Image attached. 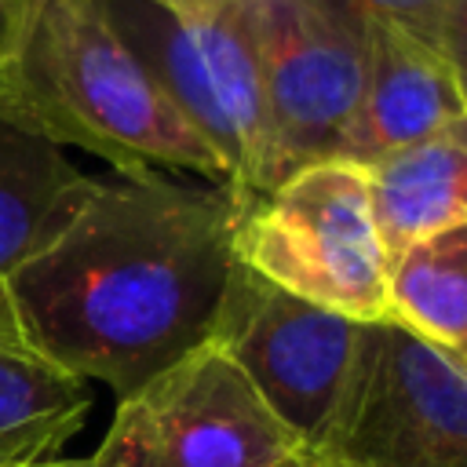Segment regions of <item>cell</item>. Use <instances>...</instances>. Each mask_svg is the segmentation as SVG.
Segmentation results:
<instances>
[{
	"label": "cell",
	"mask_w": 467,
	"mask_h": 467,
	"mask_svg": "<svg viewBox=\"0 0 467 467\" xmlns=\"http://www.w3.org/2000/svg\"><path fill=\"white\" fill-rule=\"evenodd\" d=\"M441 55L449 58V66H467V0H452L449 7Z\"/></svg>",
	"instance_id": "9a60e30c"
},
{
	"label": "cell",
	"mask_w": 467,
	"mask_h": 467,
	"mask_svg": "<svg viewBox=\"0 0 467 467\" xmlns=\"http://www.w3.org/2000/svg\"><path fill=\"white\" fill-rule=\"evenodd\" d=\"M99 4L175 113L223 164L230 204L274 190V135L241 4L193 18L150 0Z\"/></svg>",
	"instance_id": "277c9868"
},
{
	"label": "cell",
	"mask_w": 467,
	"mask_h": 467,
	"mask_svg": "<svg viewBox=\"0 0 467 467\" xmlns=\"http://www.w3.org/2000/svg\"><path fill=\"white\" fill-rule=\"evenodd\" d=\"M361 22H387L441 51L452 0H343Z\"/></svg>",
	"instance_id": "5bb4252c"
},
{
	"label": "cell",
	"mask_w": 467,
	"mask_h": 467,
	"mask_svg": "<svg viewBox=\"0 0 467 467\" xmlns=\"http://www.w3.org/2000/svg\"><path fill=\"white\" fill-rule=\"evenodd\" d=\"M365 179L387 259L467 223V117L365 164Z\"/></svg>",
	"instance_id": "30bf717a"
},
{
	"label": "cell",
	"mask_w": 467,
	"mask_h": 467,
	"mask_svg": "<svg viewBox=\"0 0 467 467\" xmlns=\"http://www.w3.org/2000/svg\"><path fill=\"white\" fill-rule=\"evenodd\" d=\"M299 452L248 376L201 343L117 401L88 467H277Z\"/></svg>",
	"instance_id": "8992f818"
},
{
	"label": "cell",
	"mask_w": 467,
	"mask_h": 467,
	"mask_svg": "<svg viewBox=\"0 0 467 467\" xmlns=\"http://www.w3.org/2000/svg\"><path fill=\"white\" fill-rule=\"evenodd\" d=\"M88 412V383L29 347L0 281V467L51 460Z\"/></svg>",
	"instance_id": "8fae6325"
},
{
	"label": "cell",
	"mask_w": 467,
	"mask_h": 467,
	"mask_svg": "<svg viewBox=\"0 0 467 467\" xmlns=\"http://www.w3.org/2000/svg\"><path fill=\"white\" fill-rule=\"evenodd\" d=\"M277 467H314V463H310L306 452H299V456H292V460H285V463H277Z\"/></svg>",
	"instance_id": "d6986e66"
},
{
	"label": "cell",
	"mask_w": 467,
	"mask_h": 467,
	"mask_svg": "<svg viewBox=\"0 0 467 467\" xmlns=\"http://www.w3.org/2000/svg\"><path fill=\"white\" fill-rule=\"evenodd\" d=\"M171 15H182V18H193V15H212V11H223V7H234L241 0H150Z\"/></svg>",
	"instance_id": "e0dca14e"
},
{
	"label": "cell",
	"mask_w": 467,
	"mask_h": 467,
	"mask_svg": "<svg viewBox=\"0 0 467 467\" xmlns=\"http://www.w3.org/2000/svg\"><path fill=\"white\" fill-rule=\"evenodd\" d=\"M0 117L77 146L113 171H190L226 193V171L175 113L99 0H33L0 62Z\"/></svg>",
	"instance_id": "7a4b0ae2"
},
{
	"label": "cell",
	"mask_w": 467,
	"mask_h": 467,
	"mask_svg": "<svg viewBox=\"0 0 467 467\" xmlns=\"http://www.w3.org/2000/svg\"><path fill=\"white\" fill-rule=\"evenodd\" d=\"M387 321L467 354V223L420 237L390 259Z\"/></svg>",
	"instance_id": "4fadbf2b"
},
{
	"label": "cell",
	"mask_w": 467,
	"mask_h": 467,
	"mask_svg": "<svg viewBox=\"0 0 467 467\" xmlns=\"http://www.w3.org/2000/svg\"><path fill=\"white\" fill-rule=\"evenodd\" d=\"M365 88L339 150V161L361 168L467 117L456 73L438 47L387 22H365Z\"/></svg>",
	"instance_id": "9c48e42d"
},
{
	"label": "cell",
	"mask_w": 467,
	"mask_h": 467,
	"mask_svg": "<svg viewBox=\"0 0 467 467\" xmlns=\"http://www.w3.org/2000/svg\"><path fill=\"white\" fill-rule=\"evenodd\" d=\"M88 182L62 146L0 117V281L69 219Z\"/></svg>",
	"instance_id": "7c38bea8"
},
{
	"label": "cell",
	"mask_w": 467,
	"mask_h": 467,
	"mask_svg": "<svg viewBox=\"0 0 467 467\" xmlns=\"http://www.w3.org/2000/svg\"><path fill=\"white\" fill-rule=\"evenodd\" d=\"M255 51L277 182L339 161L365 88V22L343 0H241Z\"/></svg>",
	"instance_id": "52a82bcc"
},
{
	"label": "cell",
	"mask_w": 467,
	"mask_h": 467,
	"mask_svg": "<svg viewBox=\"0 0 467 467\" xmlns=\"http://www.w3.org/2000/svg\"><path fill=\"white\" fill-rule=\"evenodd\" d=\"M29 7H33V0H0V62L18 44L22 26L29 18Z\"/></svg>",
	"instance_id": "2e32d148"
},
{
	"label": "cell",
	"mask_w": 467,
	"mask_h": 467,
	"mask_svg": "<svg viewBox=\"0 0 467 467\" xmlns=\"http://www.w3.org/2000/svg\"><path fill=\"white\" fill-rule=\"evenodd\" d=\"M358 328V321L306 303L237 263L208 343L248 376L270 412L310 452L339 405Z\"/></svg>",
	"instance_id": "ba28073f"
},
{
	"label": "cell",
	"mask_w": 467,
	"mask_h": 467,
	"mask_svg": "<svg viewBox=\"0 0 467 467\" xmlns=\"http://www.w3.org/2000/svg\"><path fill=\"white\" fill-rule=\"evenodd\" d=\"M234 204L168 171L91 175L69 219L7 277L29 347L128 398L208 343L234 274Z\"/></svg>",
	"instance_id": "6da1fadb"
},
{
	"label": "cell",
	"mask_w": 467,
	"mask_h": 467,
	"mask_svg": "<svg viewBox=\"0 0 467 467\" xmlns=\"http://www.w3.org/2000/svg\"><path fill=\"white\" fill-rule=\"evenodd\" d=\"M234 259L358 325L387 321V248L361 164L317 161L234 204Z\"/></svg>",
	"instance_id": "3957f363"
},
{
	"label": "cell",
	"mask_w": 467,
	"mask_h": 467,
	"mask_svg": "<svg viewBox=\"0 0 467 467\" xmlns=\"http://www.w3.org/2000/svg\"><path fill=\"white\" fill-rule=\"evenodd\" d=\"M314 467H467V354L365 321Z\"/></svg>",
	"instance_id": "5b68a950"
},
{
	"label": "cell",
	"mask_w": 467,
	"mask_h": 467,
	"mask_svg": "<svg viewBox=\"0 0 467 467\" xmlns=\"http://www.w3.org/2000/svg\"><path fill=\"white\" fill-rule=\"evenodd\" d=\"M26 467H88V460H66V456H51V460H36Z\"/></svg>",
	"instance_id": "ac0fdd59"
}]
</instances>
